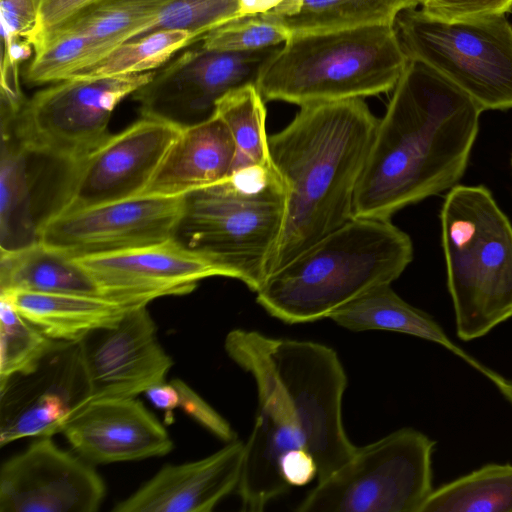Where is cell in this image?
<instances>
[{"label": "cell", "mask_w": 512, "mask_h": 512, "mask_svg": "<svg viewBox=\"0 0 512 512\" xmlns=\"http://www.w3.org/2000/svg\"><path fill=\"white\" fill-rule=\"evenodd\" d=\"M0 294L45 335L66 342L81 341L96 330L114 326L137 308L100 296L21 290Z\"/></svg>", "instance_id": "44dd1931"}, {"label": "cell", "mask_w": 512, "mask_h": 512, "mask_svg": "<svg viewBox=\"0 0 512 512\" xmlns=\"http://www.w3.org/2000/svg\"><path fill=\"white\" fill-rule=\"evenodd\" d=\"M102 297L130 307L156 298L191 293L210 277H228L211 257L176 237L150 245L72 258Z\"/></svg>", "instance_id": "5bb4252c"}, {"label": "cell", "mask_w": 512, "mask_h": 512, "mask_svg": "<svg viewBox=\"0 0 512 512\" xmlns=\"http://www.w3.org/2000/svg\"><path fill=\"white\" fill-rule=\"evenodd\" d=\"M436 441L405 427L357 447L351 458L317 482L298 512H420L433 491Z\"/></svg>", "instance_id": "9c48e42d"}, {"label": "cell", "mask_w": 512, "mask_h": 512, "mask_svg": "<svg viewBox=\"0 0 512 512\" xmlns=\"http://www.w3.org/2000/svg\"><path fill=\"white\" fill-rule=\"evenodd\" d=\"M89 401L135 398L165 381L173 360L157 337L147 306L81 340ZM87 402V403H88Z\"/></svg>", "instance_id": "e0dca14e"}, {"label": "cell", "mask_w": 512, "mask_h": 512, "mask_svg": "<svg viewBox=\"0 0 512 512\" xmlns=\"http://www.w3.org/2000/svg\"><path fill=\"white\" fill-rule=\"evenodd\" d=\"M421 9L444 21H463L506 15L512 0H422Z\"/></svg>", "instance_id": "e575fe53"}, {"label": "cell", "mask_w": 512, "mask_h": 512, "mask_svg": "<svg viewBox=\"0 0 512 512\" xmlns=\"http://www.w3.org/2000/svg\"><path fill=\"white\" fill-rule=\"evenodd\" d=\"M511 165H512V158H511Z\"/></svg>", "instance_id": "60d3db41"}, {"label": "cell", "mask_w": 512, "mask_h": 512, "mask_svg": "<svg viewBox=\"0 0 512 512\" xmlns=\"http://www.w3.org/2000/svg\"><path fill=\"white\" fill-rule=\"evenodd\" d=\"M279 46L258 51L187 49L154 72L132 95L142 116L185 129L212 118L229 92L256 84L267 60Z\"/></svg>", "instance_id": "7c38bea8"}, {"label": "cell", "mask_w": 512, "mask_h": 512, "mask_svg": "<svg viewBox=\"0 0 512 512\" xmlns=\"http://www.w3.org/2000/svg\"><path fill=\"white\" fill-rule=\"evenodd\" d=\"M241 13L235 0H172L144 27L139 37L158 30L187 31L198 40Z\"/></svg>", "instance_id": "1f68e13d"}, {"label": "cell", "mask_w": 512, "mask_h": 512, "mask_svg": "<svg viewBox=\"0 0 512 512\" xmlns=\"http://www.w3.org/2000/svg\"><path fill=\"white\" fill-rule=\"evenodd\" d=\"M412 259L411 238L390 219L352 217L269 275L256 301L287 324L318 321L391 284Z\"/></svg>", "instance_id": "277c9868"}, {"label": "cell", "mask_w": 512, "mask_h": 512, "mask_svg": "<svg viewBox=\"0 0 512 512\" xmlns=\"http://www.w3.org/2000/svg\"><path fill=\"white\" fill-rule=\"evenodd\" d=\"M64 342L45 335L0 294V383L33 371Z\"/></svg>", "instance_id": "4dcf8cb0"}, {"label": "cell", "mask_w": 512, "mask_h": 512, "mask_svg": "<svg viewBox=\"0 0 512 512\" xmlns=\"http://www.w3.org/2000/svg\"><path fill=\"white\" fill-rule=\"evenodd\" d=\"M421 3L422 0H284L260 16L284 26L292 35L393 26L402 11Z\"/></svg>", "instance_id": "603a6c76"}, {"label": "cell", "mask_w": 512, "mask_h": 512, "mask_svg": "<svg viewBox=\"0 0 512 512\" xmlns=\"http://www.w3.org/2000/svg\"><path fill=\"white\" fill-rule=\"evenodd\" d=\"M61 433L77 455L95 464L161 457L173 449L165 427L136 397L89 401Z\"/></svg>", "instance_id": "ac0fdd59"}, {"label": "cell", "mask_w": 512, "mask_h": 512, "mask_svg": "<svg viewBox=\"0 0 512 512\" xmlns=\"http://www.w3.org/2000/svg\"><path fill=\"white\" fill-rule=\"evenodd\" d=\"M171 1L108 0L85 12L56 34H80L109 40L119 45L138 38L150 20Z\"/></svg>", "instance_id": "f546056e"}, {"label": "cell", "mask_w": 512, "mask_h": 512, "mask_svg": "<svg viewBox=\"0 0 512 512\" xmlns=\"http://www.w3.org/2000/svg\"><path fill=\"white\" fill-rule=\"evenodd\" d=\"M0 160V251H9L38 241L35 217L31 154L17 141L11 128L1 125Z\"/></svg>", "instance_id": "d4e9b609"}, {"label": "cell", "mask_w": 512, "mask_h": 512, "mask_svg": "<svg viewBox=\"0 0 512 512\" xmlns=\"http://www.w3.org/2000/svg\"><path fill=\"white\" fill-rule=\"evenodd\" d=\"M241 16H253L268 13L279 6L284 0H235Z\"/></svg>", "instance_id": "f35d334b"}, {"label": "cell", "mask_w": 512, "mask_h": 512, "mask_svg": "<svg viewBox=\"0 0 512 512\" xmlns=\"http://www.w3.org/2000/svg\"><path fill=\"white\" fill-rule=\"evenodd\" d=\"M179 393V408L206 430L225 442L236 440L230 423L220 415L193 388L179 378L171 380Z\"/></svg>", "instance_id": "d590c367"}, {"label": "cell", "mask_w": 512, "mask_h": 512, "mask_svg": "<svg viewBox=\"0 0 512 512\" xmlns=\"http://www.w3.org/2000/svg\"><path fill=\"white\" fill-rule=\"evenodd\" d=\"M408 56L394 25L292 34L257 79L264 100L298 106L392 91Z\"/></svg>", "instance_id": "5b68a950"}, {"label": "cell", "mask_w": 512, "mask_h": 512, "mask_svg": "<svg viewBox=\"0 0 512 512\" xmlns=\"http://www.w3.org/2000/svg\"><path fill=\"white\" fill-rule=\"evenodd\" d=\"M245 443L233 440L215 453L178 465H166L114 512H209L237 489Z\"/></svg>", "instance_id": "d6986e66"}, {"label": "cell", "mask_w": 512, "mask_h": 512, "mask_svg": "<svg viewBox=\"0 0 512 512\" xmlns=\"http://www.w3.org/2000/svg\"><path fill=\"white\" fill-rule=\"evenodd\" d=\"M291 36L282 25L260 15L231 20L201 37L203 48L227 52L258 51L280 46Z\"/></svg>", "instance_id": "d6a6232c"}, {"label": "cell", "mask_w": 512, "mask_h": 512, "mask_svg": "<svg viewBox=\"0 0 512 512\" xmlns=\"http://www.w3.org/2000/svg\"><path fill=\"white\" fill-rule=\"evenodd\" d=\"M105 483L82 457L40 437L0 469V512H95Z\"/></svg>", "instance_id": "2e32d148"}, {"label": "cell", "mask_w": 512, "mask_h": 512, "mask_svg": "<svg viewBox=\"0 0 512 512\" xmlns=\"http://www.w3.org/2000/svg\"><path fill=\"white\" fill-rule=\"evenodd\" d=\"M337 325L352 331L386 330L435 342L461 357L475 369L487 367L470 357L426 312L403 300L391 284L377 286L334 311L329 317Z\"/></svg>", "instance_id": "7402d4cb"}, {"label": "cell", "mask_w": 512, "mask_h": 512, "mask_svg": "<svg viewBox=\"0 0 512 512\" xmlns=\"http://www.w3.org/2000/svg\"><path fill=\"white\" fill-rule=\"evenodd\" d=\"M486 377H488L495 386L499 389L501 394L512 403V381L505 379L501 375L495 373L490 369H486L483 373Z\"/></svg>", "instance_id": "ab89813d"}, {"label": "cell", "mask_w": 512, "mask_h": 512, "mask_svg": "<svg viewBox=\"0 0 512 512\" xmlns=\"http://www.w3.org/2000/svg\"><path fill=\"white\" fill-rule=\"evenodd\" d=\"M39 5L40 0H0L2 45L18 39L30 42L38 21Z\"/></svg>", "instance_id": "8d00e7d4"}, {"label": "cell", "mask_w": 512, "mask_h": 512, "mask_svg": "<svg viewBox=\"0 0 512 512\" xmlns=\"http://www.w3.org/2000/svg\"><path fill=\"white\" fill-rule=\"evenodd\" d=\"M88 400L81 341L64 342L33 371L0 383V446L61 433Z\"/></svg>", "instance_id": "9a60e30c"}, {"label": "cell", "mask_w": 512, "mask_h": 512, "mask_svg": "<svg viewBox=\"0 0 512 512\" xmlns=\"http://www.w3.org/2000/svg\"><path fill=\"white\" fill-rule=\"evenodd\" d=\"M224 348L257 389L258 410L236 491L241 510L261 512L291 489L281 475L286 459L309 454L319 482L354 454L342 417L348 379L336 351L321 343L234 329Z\"/></svg>", "instance_id": "6da1fadb"}, {"label": "cell", "mask_w": 512, "mask_h": 512, "mask_svg": "<svg viewBox=\"0 0 512 512\" xmlns=\"http://www.w3.org/2000/svg\"><path fill=\"white\" fill-rule=\"evenodd\" d=\"M264 101L257 85L248 84L229 92L217 104L215 114L228 126L236 146L233 172L271 165Z\"/></svg>", "instance_id": "4316f807"}, {"label": "cell", "mask_w": 512, "mask_h": 512, "mask_svg": "<svg viewBox=\"0 0 512 512\" xmlns=\"http://www.w3.org/2000/svg\"><path fill=\"white\" fill-rule=\"evenodd\" d=\"M409 59L434 68L482 109H512V26L505 15L444 21L422 9L394 24Z\"/></svg>", "instance_id": "ba28073f"}, {"label": "cell", "mask_w": 512, "mask_h": 512, "mask_svg": "<svg viewBox=\"0 0 512 512\" xmlns=\"http://www.w3.org/2000/svg\"><path fill=\"white\" fill-rule=\"evenodd\" d=\"M197 40L187 31H154L117 45L98 62L72 78L112 77L156 71L178 51Z\"/></svg>", "instance_id": "83f0119b"}, {"label": "cell", "mask_w": 512, "mask_h": 512, "mask_svg": "<svg viewBox=\"0 0 512 512\" xmlns=\"http://www.w3.org/2000/svg\"><path fill=\"white\" fill-rule=\"evenodd\" d=\"M360 175L352 217L390 219L450 190L465 173L482 109L427 64L409 59Z\"/></svg>", "instance_id": "7a4b0ae2"}, {"label": "cell", "mask_w": 512, "mask_h": 512, "mask_svg": "<svg viewBox=\"0 0 512 512\" xmlns=\"http://www.w3.org/2000/svg\"><path fill=\"white\" fill-rule=\"evenodd\" d=\"M116 46L105 39L58 33L34 52L25 70V81L30 86H40L72 78Z\"/></svg>", "instance_id": "f1b7e54d"}, {"label": "cell", "mask_w": 512, "mask_h": 512, "mask_svg": "<svg viewBox=\"0 0 512 512\" xmlns=\"http://www.w3.org/2000/svg\"><path fill=\"white\" fill-rule=\"evenodd\" d=\"M149 401L154 407L164 412V420L167 425L174 421L173 410L179 407V393L175 386L170 382L156 384L145 392Z\"/></svg>", "instance_id": "74e56055"}, {"label": "cell", "mask_w": 512, "mask_h": 512, "mask_svg": "<svg viewBox=\"0 0 512 512\" xmlns=\"http://www.w3.org/2000/svg\"><path fill=\"white\" fill-rule=\"evenodd\" d=\"M378 122L361 98L317 102L300 106L284 129L268 136L270 161L287 195L266 278L352 218Z\"/></svg>", "instance_id": "3957f363"}, {"label": "cell", "mask_w": 512, "mask_h": 512, "mask_svg": "<svg viewBox=\"0 0 512 512\" xmlns=\"http://www.w3.org/2000/svg\"><path fill=\"white\" fill-rule=\"evenodd\" d=\"M181 130L142 116L121 132L110 134L82 160L64 166L44 218L139 196Z\"/></svg>", "instance_id": "8fae6325"}, {"label": "cell", "mask_w": 512, "mask_h": 512, "mask_svg": "<svg viewBox=\"0 0 512 512\" xmlns=\"http://www.w3.org/2000/svg\"><path fill=\"white\" fill-rule=\"evenodd\" d=\"M108 0H40L37 25L30 43L34 52L67 24Z\"/></svg>", "instance_id": "836d02e7"}, {"label": "cell", "mask_w": 512, "mask_h": 512, "mask_svg": "<svg viewBox=\"0 0 512 512\" xmlns=\"http://www.w3.org/2000/svg\"><path fill=\"white\" fill-rule=\"evenodd\" d=\"M0 252V293L21 290L102 297L89 275L72 258L39 240Z\"/></svg>", "instance_id": "cb8c5ba5"}, {"label": "cell", "mask_w": 512, "mask_h": 512, "mask_svg": "<svg viewBox=\"0 0 512 512\" xmlns=\"http://www.w3.org/2000/svg\"><path fill=\"white\" fill-rule=\"evenodd\" d=\"M420 512H512V465L487 464L433 489Z\"/></svg>", "instance_id": "484cf974"}, {"label": "cell", "mask_w": 512, "mask_h": 512, "mask_svg": "<svg viewBox=\"0 0 512 512\" xmlns=\"http://www.w3.org/2000/svg\"><path fill=\"white\" fill-rule=\"evenodd\" d=\"M286 187L270 166H253L186 196L176 238L257 292L281 234Z\"/></svg>", "instance_id": "52a82bcc"}, {"label": "cell", "mask_w": 512, "mask_h": 512, "mask_svg": "<svg viewBox=\"0 0 512 512\" xmlns=\"http://www.w3.org/2000/svg\"><path fill=\"white\" fill-rule=\"evenodd\" d=\"M236 146L226 123L214 115L182 129L139 196L181 197L228 178Z\"/></svg>", "instance_id": "ffe728a7"}, {"label": "cell", "mask_w": 512, "mask_h": 512, "mask_svg": "<svg viewBox=\"0 0 512 512\" xmlns=\"http://www.w3.org/2000/svg\"><path fill=\"white\" fill-rule=\"evenodd\" d=\"M154 72L49 84L26 99L12 121L1 125L9 126L30 154L72 165L104 142L117 105L146 84Z\"/></svg>", "instance_id": "30bf717a"}, {"label": "cell", "mask_w": 512, "mask_h": 512, "mask_svg": "<svg viewBox=\"0 0 512 512\" xmlns=\"http://www.w3.org/2000/svg\"><path fill=\"white\" fill-rule=\"evenodd\" d=\"M440 220L456 333L471 341L512 317V224L483 185L451 188Z\"/></svg>", "instance_id": "8992f818"}, {"label": "cell", "mask_w": 512, "mask_h": 512, "mask_svg": "<svg viewBox=\"0 0 512 512\" xmlns=\"http://www.w3.org/2000/svg\"><path fill=\"white\" fill-rule=\"evenodd\" d=\"M186 196H136L53 214L40 222L38 240L70 258L162 242L177 236Z\"/></svg>", "instance_id": "4fadbf2b"}]
</instances>
